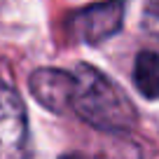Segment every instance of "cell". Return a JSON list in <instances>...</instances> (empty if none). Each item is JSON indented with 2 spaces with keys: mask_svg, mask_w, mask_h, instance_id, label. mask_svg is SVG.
Instances as JSON below:
<instances>
[{
  "mask_svg": "<svg viewBox=\"0 0 159 159\" xmlns=\"http://www.w3.org/2000/svg\"><path fill=\"white\" fill-rule=\"evenodd\" d=\"M73 96L70 108L98 131L126 134L136 126V108L131 98L110 77L91 66H77L73 70Z\"/></svg>",
  "mask_w": 159,
  "mask_h": 159,
  "instance_id": "obj_1",
  "label": "cell"
},
{
  "mask_svg": "<svg viewBox=\"0 0 159 159\" xmlns=\"http://www.w3.org/2000/svg\"><path fill=\"white\" fill-rule=\"evenodd\" d=\"M134 82L145 98H159V54L140 52L136 56Z\"/></svg>",
  "mask_w": 159,
  "mask_h": 159,
  "instance_id": "obj_5",
  "label": "cell"
},
{
  "mask_svg": "<svg viewBox=\"0 0 159 159\" xmlns=\"http://www.w3.org/2000/svg\"><path fill=\"white\" fill-rule=\"evenodd\" d=\"M28 157V117L21 96L0 82V159Z\"/></svg>",
  "mask_w": 159,
  "mask_h": 159,
  "instance_id": "obj_2",
  "label": "cell"
},
{
  "mask_svg": "<svg viewBox=\"0 0 159 159\" xmlns=\"http://www.w3.org/2000/svg\"><path fill=\"white\" fill-rule=\"evenodd\" d=\"M30 94L52 112H66L73 96V75L59 68H40L28 80Z\"/></svg>",
  "mask_w": 159,
  "mask_h": 159,
  "instance_id": "obj_4",
  "label": "cell"
},
{
  "mask_svg": "<svg viewBox=\"0 0 159 159\" xmlns=\"http://www.w3.org/2000/svg\"><path fill=\"white\" fill-rule=\"evenodd\" d=\"M124 16L122 2H108V5H91L87 10H80L73 16V35H77L82 42H101L117 33Z\"/></svg>",
  "mask_w": 159,
  "mask_h": 159,
  "instance_id": "obj_3",
  "label": "cell"
}]
</instances>
